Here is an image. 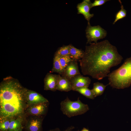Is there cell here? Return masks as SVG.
Masks as SVG:
<instances>
[{"instance_id":"24","label":"cell","mask_w":131,"mask_h":131,"mask_svg":"<svg viewBox=\"0 0 131 131\" xmlns=\"http://www.w3.org/2000/svg\"><path fill=\"white\" fill-rule=\"evenodd\" d=\"M75 128L73 126L68 127L66 130L63 131H72V130ZM49 131H61L58 128H56L54 129L49 130Z\"/></svg>"},{"instance_id":"15","label":"cell","mask_w":131,"mask_h":131,"mask_svg":"<svg viewBox=\"0 0 131 131\" xmlns=\"http://www.w3.org/2000/svg\"><path fill=\"white\" fill-rule=\"evenodd\" d=\"M23 118L20 116L11 118L8 131H15L23 127L22 123Z\"/></svg>"},{"instance_id":"16","label":"cell","mask_w":131,"mask_h":131,"mask_svg":"<svg viewBox=\"0 0 131 131\" xmlns=\"http://www.w3.org/2000/svg\"><path fill=\"white\" fill-rule=\"evenodd\" d=\"M107 85H105L103 83L98 82L94 83L93 88L91 90L95 97L102 95Z\"/></svg>"},{"instance_id":"17","label":"cell","mask_w":131,"mask_h":131,"mask_svg":"<svg viewBox=\"0 0 131 131\" xmlns=\"http://www.w3.org/2000/svg\"><path fill=\"white\" fill-rule=\"evenodd\" d=\"M70 44L59 48L55 52L54 56L59 57L69 56Z\"/></svg>"},{"instance_id":"7","label":"cell","mask_w":131,"mask_h":131,"mask_svg":"<svg viewBox=\"0 0 131 131\" xmlns=\"http://www.w3.org/2000/svg\"><path fill=\"white\" fill-rule=\"evenodd\" d=\"M49 102L33 104L27 106L25 110L29 115L39 116L45 114L47 110Z\"/></svg>"},{"instance_id":"2","label":"cell","mask_w":131,"mask_h":131,"mask_svg":"<svg viewBox=\"0 0 131 131\" xmlns=\"http://www.w3.org/2000/svg\"><path fill=\"white\" fill-rule=\"evenodd\" d=\"M17 79L8 76L0 84V119H11L22 114L27 107L25 93Z\"/></svg>"},{"instance_id":"1","label":"cell","mask_w":131,"mask_h":131,"mask_svg":"<svg viewBox=\"0 0 131 131\" xmlns=\"http://www.w3.org/2000/svg\"><path fill=\"white\" fill-rule=\"evenodd\" d=\"M123 59L116 48L105 40L86 46L84 56L79 61L83 75L100 80L107 77L111 68Z\"/></svg>"},{"instance_id":"5","label":"cell","mask_w":131,"mask_h":131,"mask_svg":"<svg viewBox=\"0 0 131 131\" xmlns=\"http://www.w3.org/2000/svg\"><path fill=\"white\" fill-rule=\"evenodd\" d=\"M85 32L87 44H90L92 41L97 43L98 40L105 38L107 34L106 31L100 26H92L90 23H88Z\"/></svg>"},{"instance_id":"9","label":"cell","mask_w":131,"mask_h":131,"mask_svg":"<svg viewBox=\"0 0 131 131\" xmlns=\"http://www.w3.org/2000/svg\"><path fill=\"white\" fill-rule=\"evenodd\" d=\"M42 117L34 116L27 120L24 127L25 131H42Z\"/></svg>"},{"instance_id":"26","label":"cell","mask_w":131,"mask_h":131,"mask_svg":"<svg viewBox=\"0 0 131 131\" xmlns=\"http://www.w3.org/2000/svg\"><path fill=\"white\" fill-rule=\"evenodd\" d=\"M23 127L15 131H22Z\"/></svg>"},{"instance_id":"12","label":"cell","mask_w":131,"mask_h":131,"mask_svg":"<svg viewBox=\"0 0 131 131\" xmlns=\"http://www.w3.org/2000/svg\"><path fill=\"white\" fill-rule=\"evenodd\" d=\"M77 62L73 60L70 62L64 69L61 76L69 80L76 75L81 74Z\"/></svg>"},{"instance_id":"8","label":"cell","mask_w":131,"mask_h":131,"mask_svg":"<svg viewBox=\"0 0 131 131\" xmlns=\"http://www.w3.org/2000/svg\"><path fill=\"white\" fill-rule=\"evenodd\" d=\"M60 75L47 73L44 80V90L53 91L57 90L56 87Z\"/></svg>"},{"instance_id":"23","label":"cell","mask_w":131,"mask_h":131,"mask_svg":"<svg viewBox=\"0 0 131 131\" xmlns=\"http://www.w3.org/2000/svg\"><path fill=\"white\" fill-rule=\"evenodd\" d=\"M108 0H95L91 4V7L92 8L98 6L102 5L105 4Z\"/></svg>"},{"instance_id":"4","label":"cell","mask_w":131,"mask_h":131,"mask_svg":"<svg viewBox=\"0 0 131 131\" xmlns=\"http://www.w3.org/2000/svg\"><path fill=\"white\" fill-rule=\"evenodd\" d=\"M60 105L63 114L69 118L83 114L89 109L88 105L83 103L79 97L77 100L72 101L67 97L61 102Z\"/></svg>"},{"instance_id":"3","label":"cell","mask_w":131,"mask_h":131,"mask_svg":"<svg viewBox=\"0 0 131 131\" xmlns=\"http://www.w3.org/2000/svg\"><path fill=\"white\" fill-rule=\"evenodd\" d=\"M108 84L113 88L123 89L131 85V57L126 59L123 65L108 75Z\"/></svg>"},{"instance_id":"18","label":"cell","mask_w":131,"mask_h":131,"mask_svg":"<svg viewBox=\"0 0 131 131\" xmlns=\"http://www.w3.org/2000/svg\"><path fill=\"white\" fill-rule=\"evenodd\" d=\"M74 91H77L87 98L93 99L95 98L92 90L88 87L78 88L75 89Z\"/></svg>"},{"instance_id":"20","label":"cell","mask_w":131,"mask_h":131,"mask_svg":"<svg viewBox=\"0 0 131 131\" xmlns=\"http://www.w3.org/2000/svg\"><path fill=\"white\" fill-rule=\"evenodd\" d=\"M119 1L121 5V9L116 14L115 19L113 23V24H114L119 20L122 19L125 17L126 15V11L124 8L122 4V2L120 0H119Z\"/></svg>"},{"instance_id":"6","label":"cell","mask_w":131,"mask_h":131,"mask_svg":"<svg viewBox=\"0 0 131 131\" xmlns=\"http://www.w3.org/2000/svg\"><path fill=\"white\" fill-rule=\"evenodd\" d=\"M27 107L31 105L49 102L41 95L34 91L27 89L25 95Z\"/></svg>"},{"instance_id":"13","label":"cell","mask_w":131,"mask_h":131,"mask_svg":"<svg viewBox=\"0 0 131 131\" xmlns=\"http://www.w3.org/2000/svg\"><path fill=\"white\" fill-rule=\"evenodd\" d=\"M57 90L68 92L72 90V86L70 81L60 75L56 87Z\"/></svg>"},{"instance_id":"11","label":"cell","mask_w":131,"mask_h":131,"mask_svg":"<svg viewBox=\"0 0 131 131\" xmlns=\"http://www.w3.org/2000/svg\"><path fill=\"white\" fill-rule=\"evenodd\" d=\"M91 3L90 0H84L82 2L78 4L77 6V14H82L85 19L87 21L88 23H90V19L94 15L93 14L90 13Z\"/></svg>"},{"instance_id":"21","label":"cell","mask_w":131,"mask_h":131,"mask_svg":"<svg viewBox=\"0 0 131 131\" xmlns=\"http://www.w3.org/2000/svg\"><path fill=\"white\" fill-rule=\"evenodd\" d=\"M59 60L63 73L69 63L73 59L70 58V56H66L59 57Z\"/></svg>"},{"instance_id":"19","label":"cell","mask_w":131,"mask_h":131,"mask_svg":"<svg viewBox=\"0 0 131 131\" xmlns=\"http://www.w3.org/2000/svg\"><path fill=\"white\" fill-rule=\"evenodd\" d=\"M59 57L57 56H54L53 66L51 72V73H57L60 75L62 74L63 71L59 61Z\"/></svg>"},{"instance_id":"10","label":"cell","mask_w":131,"mask_h":131,"mask_svg":"<svg viewBox=\"0 0 131 131\" xmlns=\"http://www.w3.org/2000/svg\"><path fill=\"white\" fill-rule=\"evenodd\" d=\"M72 86V90L80 88L88 87L91 80L88 77L83 76L81 74L76 75L69 80Z\"/></svg>"},{"instance_id":"25","label":"cell","mask_w":131,"mask_h":131,"mask_svg":"<svg viewBox=\"0 0 131 131\" xmlns=\"http://www.w3.org/2000/svg\"><path fill=\"white\" fill-rule=\"evenodd\" d=\"M77 131H80L78 130ZM80 131H90L89 130L85 128H83Z\"/></svg>"},{"instance_id":"14","label":"cell","mask_w":131,"mask_h":131,"mask_svg":"<svg viewBox=\"0 0 131 131\" xmlns=\"http://www.w3.org/2000/svg\"><path fill=\"white\" fill-rule=\"evenodd\" d=\"M84 51L77 49L70 44L69 56L72 59L77 61H79L83 57Z\"/></svg>"},{"instance_id":"22","label":"cell","mask_w":131,"mask_h":131,"mask_svg":"<svg viewBox=\"0 0 131 131\" xmlns=\"http://www.w3.org/2000/svg\"><path fill=\"white\" fill-rule=\"evenodd\" d=\"M11 119L0 120V131H8Z\"/></svg>"}]
</instances>
